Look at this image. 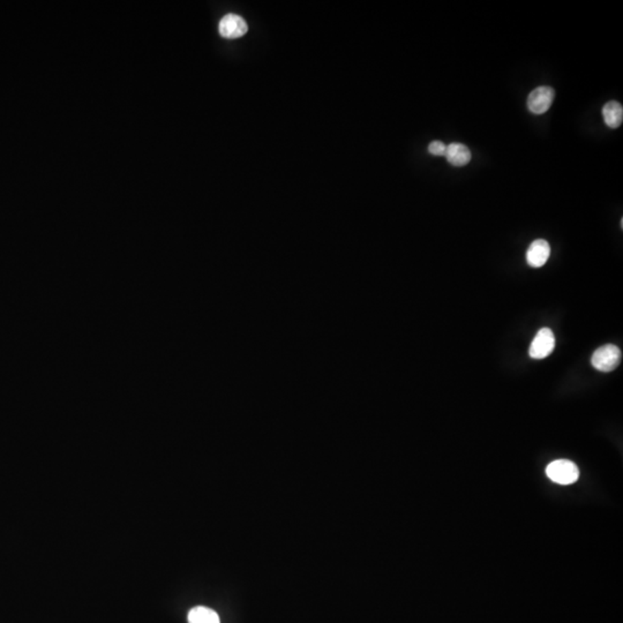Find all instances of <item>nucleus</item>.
<instances>
[{
  "label": "nucleus",
  "instance_id": "0eeeda50",
  "mask_svg": "<svg viewBox=\"0 0 623 623\" xmlns=\"http://www.w3.org/2000/svg\"><path fill=\"white\" fill-rule=\"evenodd\" d=\"M447 161L454 167H464L471 161V152L467 145L458 142H454L447 145Z\"/></svg>",
  "mask_w": 623,
  "mask_h": 623
},
{
  "label": "nucleus",
  "instance_id": "f03ea898",
  "mask_svg": "<svg viewBox=\"0 0 623 623\" xmlns=\"http://www.w3.org/2000/svg\"><path fill=\"white\" fill-rule=\"evenodd\" d=\"M622 352L616 345L607 344L597 349L591 357V364L600 372H612L619 366Z\"/></svg>",
  "mask_w": 623,
  "mask_h": 623
},
{
  "label": "nucleus",
  "instance_id": "9d476101",
  "mask_svg": "<svg viewBox=\"0 0 623 623\" xmlns=\"http://www.w3.org/2000/svg\"><path fill=\"white\" fill-rule=\"evenodd\" d=\"M446 149L447 145L441 141H433L428 145V152L434 156H445Z\"/></svg>",
  "mask_w": 623,
  "mask_h": 623
},
{
  "label": "nucleus",
  "instance_id": "39448f33",
  "mask_svg": "<svg viewBox=\"0 0 623 623\" xmlns=\"http://www.w3.org/2000/svg\"><path fill=\"white\" fill-rule=\"evenodd\" d=\"M220 35L228 40H235L244 36L248 32V25L242 16L237 14H226L222 18L218 25Z\"/></svg>",
  "mask_w": 623,
  "mask_h": 623
},
{
  "label": "nucleus",
  "instance_id": "6e6552de",
  "mask_svg": "<svg viewBox=\"0 0 623 623\" xmlns=\"http://www.w3.org/2000/svg\"><path fill=\"white\" fill-rule=\"evenodd\" d=\"M602 117L609 128H618L623 121V108L619 102H607L602 108Z\"/></svg>",
  "mask_w": 623,
  "mask_h": 623
},
{
  "label": "nucleus",
  "instance_id": "7ed1b4c3",
  "mask_svg": "<svg viewBox=\"0 0 623 623\" xmlns=\"http://www.w3.org/2000/svg\"><path fill=\"white\" fill-rule=\"evenodd\" d=\"M554 333L550 328H541L531 343L530 357L533 359H545L554 351Z\"/></svg>",
  "mask_w": 623,
  "mask_h": 623
},
{
  "label": "nucleus",
  "instance_id": "423d86ee",
  "mask_svg": "<svg viewBox=\"0 0 623 623\" xmlns=\"http://www.w3.org/2000/svg\"><path fill=\"white\" fill-rule=\"evenodd\" d=\"M551 255V246L543 239L534 240L526 252V261L533 268H540L548 262Z\"/></svg>",
  "mask_w": 623,
  "mask_h": 623
},
{
  "label": "nucleus",
  "instance_id": "1a4fd4ad",
  "mask_svg": "<svg viewBox=\"0 0 623 623\" xmlns=\"http://www.w3.org/2000/svg\"><path fill=\"white\" fill-rule=\"evenodd\" d=\"M189 623H221L218 613L208 607H194L189 613Z\"/></svg>",
  "mask_w": 623,
  "mask_h": 623
},
{
  "label": "nucleus",
  "instance_id": "20e7f679",
  "mask_svg": "<svg viewBox=\"0 0 623 623\" xmlns=\"http://www.w3.org/2000/svg\"><path fill=\"white\" fill-rule=\"evenodd\" d=\"M555 91L548 86H541L531 91L528 97V109L533 115H543L548 113L554 101Z\"/></svg>",
  "mask_w": 623,
  "mask_h": 623
},
{
  "label": "nucleus",
  "instance_id": "f257e3e1",
  "mask_svg": "<svg viewBox=\"0 0 623 623\" xmlns=\"http://www.w3.org/2000/svg\"><path fill=\"white\" fill-rule=\"evenodd\" d=\"M546 475L552 482L560 485H572L580 477V470L572 460H558L548 464Z\"/></svg>",
  "mask_w": 623,
  "mask_h": 623
}]
</instances>
